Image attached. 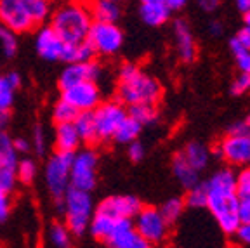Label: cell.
<instances>
[{"label": "cell", "instance_id": "1", "mask_svg": "<svg viewBox=\"0 0 250 248\" xmlns=\"http://www.w3.org/2000/svg\"><path fill=\"white\" fill-rule=\"evenodd\" d=\"M207 205L208 212L215 219L224 234H233L238 219V194L234 189V172L231 168L217 170L207 183Z\"/></svg>", "mask_w": 250, "mask_h": 248}, {"label": "cell", "instance_id": "2", "mask_svg": "<svg viewBox=\"0 0 250 248\" xmlns=\"http://www.w3.org/2000/svg\"><path fill=\"white\" fill-rule=\"evenodd\" d=\"M162 83L132 62H124L118 71L117 97L125 106L151 103L156 104L162 97Z\"/></svg>", "mask_w": 250, "mask_h": 248}, {"label": "cell", "instance_id": "3", "mask_svg": "<svg viewBox=\"0 0 250 248\" xmlns=\"http://www.w3.org/2000/svg\"><path fill=\"white\" fill-rule=\"evenodd\" d=\"M51 26L59 37L68 43H78L87 39V33L92 24V16L87 4L71 0L59 5L51 14Z\"/></svg>", "mask_w": 250, "mask_h": 248}, {"label": "cell", "instance_id": "4", "mask_svg": "<svg viewBox=\"0 0 250 248\" xmlns=\"http://www.w3.org/2000/svg\"><path fill=\"white\" fill-rule=\"evenodd\" d=\"M59 205H61L62 210L64 224L68 226L73 238L85 236L87 229H89L90 217H92L94 208H96L92 196H90V191L70 187L64 193V196L59 200Z\"/></svg>", "mask_w": 250, "mask_h": 248}, {"label": "cell", "instance_id": "5", "mask_svg": "<svg viewBox=\"0 0 250 248\" xmlns=\"http://www.w3.org/2000/svg\"><path fill=\"white\" fill-rule=\"evenodd\" d=\"M132 224L149 247L164 245L170 234V224L165 221L156 207L143 205L132 217Z\"/></svg>", "mask_w": 250, "mask_h": 248}, {"label": "cell", "instance_id": "6", "mask_svg": "<svg viewBox=\"0 0 250 248\" xmlns=\"http://www.w3.org/2000/svg\"><path fill=\"white\" fill-rule=\"evenodd\" d=\"M73 153L54 151V155L49 156L43 168V181H45L47 191L56 202H59L64 193L71 187L70 184V170Z\"/></svg>", "mask_w": 250, "mask_h": 248}, {"label": "cell", "instance_id": "7", "mask_svg": "<svg viewBox=\"0 0 250 248\" xmlns=\"http://www.w3.org/2000/svg\"><path fill=\"white\" fill-rule=\"evenodd\" d=\"M98 165L99 156L92 147L77 149L73 153L70 170V184L71 187L83 191H92L98 184Z\"/></svg>", "mask_w": 250, "mask_h": 248}, {"label": "cell", "instance_id": "8", "mask_svg": "<svg viewBox=\"0 0 250 248\" xmlns=\"http://www.w3.org/2000/svg\"><path fill=\"white\" fill-rule=\"evenodd\" d=\"M85 40L90 43L96 56L109 58L117 54L124 45V31L118 28L117 23L92 21Z\"/></svg>", "mask_w": 250, "mask_h": 248}, {"label": "cell", "instance_id": "9", "mask_svg": "<svg viewBox=\"0 0 250 248\" xmlns=\"http://www.w3.org/2000/svg\"><path fill=\"white\" fill-rule=\"evenodd\" d=\"M94 120H96V128H98L99 141H111L115 130L120 125L129 113L124 103L117 101H101L96 108L92 109Z\"/></svg>", "mask_w": 250, "mask_h": 248}, {"label": "cell", "instance_id": "10", "mask_svg": "<svg viewBox=\"0 0 250 248\" xmlns=\"http://www.w3.org/2000/svg\"><path fill=\"white\" fill-rule=\"evenodd\" d=\"M0 24L12 30L16 35H23L37 28L24 0H0Z\"/></svg>", "mask_w": 250, "mask_h": 248}, {"label": "cell", "instance_id": "11", "mask_svg": "<svg viewBox=\"0 0 250 248\" xmlns=\"http://www.w3.org/2000/svg\"><path fill=\"white\" fill-rule=\"evenodd\" d=\"M61 99L70 103L77 111H92L103 101L101 87L94 80L78 82L61 90Z\"/></svg>", "mask_w": 250, "mask_h": 248}, {"label": "cell", "instance_id": "12", "mask_svg": "<svg viewBox=\"0 0 250 248\" xmlns=\"http://www.w3.org/2000/svg\"><path fill=\"white\" fill-rule=\"evenodd\" d=\"M217 155L233 167H250V134H228L219 143Z\"/></svg>", "mask_w": 250, "mask_h": 248}, {"label": "cell", "instance_id": "13", "mask_svg": "<svg viewBox=\"0 0 250 248\" xmlns=\"http://www.w3.org/2000/svg\"><path fill=\"white\" fill-rule=\"evenodd\" d=\"M35 51L43 61L58 62L62 61L66 42L56 33L51 24H40L39 31L35 33Z\"/></svg>", "mask_w": 250, "mask_h": 248}, {"label": "cell", "instance_id": "14", "mask_svg": "<svg viewBox=\"0 0 250 248\" xmlns=\"http://www.w3.org/2000/svg\"><path fill=\"white\" fill-rule=\"evenodd\" d=\"M99 77H101V64L96 59H90V61H73L66 62L64 70L61 71V75L58 78V85L62 90L70 85H75L78 82H98Z\"/></svg>", "mask_w": 250, "mask_h": 248}, {"label": "cell", "instance_id": "15", "mask_svg": "<svg viewBox=\"0 0 250 248\" xmlns=\"http://www.w3.org/2000/svg\"><path fill=\"white\" fill-rule=\"evenodd\" d=\"M104 243L111 248H148L149 247L136 231V227L132 224V219H117L113 226V231H111V234H109Z\"/></svg>", "mask_w": 250, "mask_h": 248}, {"label": "cell", "instance_id": "16", "mask_svg": "<svg viewBox=\"0 0 250 248\" xmlns=\"http://www.w3.org/2000/svg\"><path fill=\"white\" fill-rule=\"evenodd\" d=\"M143 207L139 198L130 196V194H118V196H108L94 210L104 212L115 219H132L137 210Z\"/></svg>", "mask_w": 250, "mask_h": 248}, {"label": "cell", "instance_id": "17", "mask_svg": "<svg viewBox=\"0 0 250 248\" xmlns=\"http://www.w3.org/2000/svg\"><path fill=\"white\" fill-rule=\"evenodd\" d=\"M174 39H176V51L183 62H193L196 58V43L193 39L191 28L184 20L174 21Z\"/></svg>", "mask_w": 250, "mask_h": 248}, {"label": "cell", "instance_id": "18", "mask_svg": "<svg viewBox=\"0 0 250 248\" xmlns=\"http://www.w3.org/2000/svg\"><path fill=\"white\" fill-rule=\"evenodd\" d=\"M82 141L78 136L73 122L71 124H56L54 127V147L56 151L75 153L80 147Z\"/></svg>", "mask_w": 250, "mask_h": 248}, {"label": "cell", "instance_id": "19", "mask_svg": "<svg viewBox=\"0 0 250 248\" xmlns=\"http://www.w3.org/2000/svg\"><path fill=\"white\" fill-rule=\"evenodd\" d=\"M172 172H174V177L179 181V184L184 189H189V187L200 183V172L184 158L183 151L177 153L172 158Z\"/></svg>", "mask_w": 250, "mask_h": 248}, {"label": "cell", "instance_id": "20", "mask_svg": "<svg viewBox=\"0 0 250 248\" xmlns=\"http://www.w3.org/2000/svg\"><path fill=\"white\" fill-rule=\"evenodd\" d=\"M73 125L77 128L80 141L87 146H94L99 143L98 128H96V120H94L92 111H78L77 118L73 120Z\"/></svg>", "mask_w": 250, "mask_h": 248}, {"label": "cell", "instance_id": "21", "mask_svg": "<svg viewBox=\"0 0 250 248\" xmlns=\"http://www.w3.org/2000/svg\"><path fill=\"white\" fill-rule=\"evenodd\" d=\"M89 12L92 16V21H106V23H117L120 18V5L113 0H90Z\"/></svg>", "mask_w": 250, "mask_h": 248}, {"label": "cell", "instance_id": "22", "mask_svg": "<svg viewBox=\"0 0 250 248\" xmlns=\"http://www.w3.org/2000/svg\"><path fill=\"white\" fill-rule=\"evenodd\" d=\"M115 221H117V219L111 217V215H108V213L99 212V210H94L87 233H89L94 240L103 241V243H104V241L108 240L109 234H111V231H113Z\"/></svg>", "mask_w": 250, "mask_h": 248}, {"label": "cell", "instance_id": "23", "mask_svg": "<svg viewBox=\"0 0 250 248\" xmlns=\"http://www.w3.org/2000/svg\"><path fill=\"white\" fill-rule=\"evenodd\" d=\"M170 7L165 2L162 4H141L139 14L143 23L148 26H162L168 21L170 18Z\"/></svg>", "mask_w": 250, "mask_h": 248}, {"label": "cell", "instance_id": "24", "mask_svg": "<svg viewBox=\"0 0 250 248\" xmlns=\"http://www.w3.org/2000/svg\"><path fill=\"white\" fill-rule=\"evenodd\" d=\"M141 130H143V125L137 120H134L130 115H127V117L120 122V125L117 127L111 141H115L117 144H129L139 137Z\"/></svg>", "mask_w": 250, "mask_h": 248}, {"label": "cell", "instance_id": "25", "mask_svg": "<svg viewBox=\"0 0 250 248\" xmlns=\"http://www.w3.org/2000/svg\"><path fill=\"white\" fill-rule=\"evenodd\" d=\"M183 155L198 172L205 170L208 162H210V151H208V147L202 143L186 144V147L183 149Z\"/></svg>", "mask_w": 250, "mask_h": 248}, {"label": "cell", "instance_id": "26", "mask_svg": "<svg viewBox=\"0 0 250 248\" xmlns=\"http://www.w3.org/2000/svg\"><path fill=\"white\" fill-rule=\"evenodd\" d=\"M47 243L54 248H68L73 243V234L64 222H52L47 229Z\"/></svg>", "mask_w": 250, "mask_h": 248}, {"label": "cell", "instance_id": "27", "mask_svg": "<svg viewBox=\"0 0 250 248\" xmlns=\"http://www.w3.org/2000/svg\"><path fill=\"white\" fill-rule=\"evenodd\" d=\"M18 151H16L12 137L7 130L0 132V168H16L18 165Z\"/></svg>", "mask_w": 250, "mask_h": 248}, {"label": "cell", "instance_id": "28", "mask_svg": "<svg viewBox=\"0 0 250 248\" xmlns=\"http://www.w3.org/2000/svg\"><path fill=\"white\" fill-rule=\"evenodd\" d=\"M127 113H129L134 120L139 122L143 127L156 124V120H158V109H156V104H151V103L132 104V106H129Z\"/></svg>", "mask_w": 250, "mask_h": 248}, {"label": "cell", "instance_id": "29", "mask_svg": "<svg viewBox=\"0 0 250 248\" xmlns=\"http://www.w3.org/2000/svg\"><path fill=\"white\" fill-rule=\"evenodd\" d=\"M26 2L28 12H30L31 20L37 26L40 24H45V21L51 18L52 7H51V0H24Z\"/></svg>", "mask_w": 250, "mask_h": 248}, {"label": "cell", "instance_id": "30", "mask_svg": "<svg viewBox=\"0 0 250 248\" xmlns=\"http://www.w3.org/2000/svg\"><path fill=\"white\" fill-rule=\"evenodd\" d=\"M77 115H78L77 108H73L70 103L61 99V97L54 103V106H52V109H51V117H52L54 125L56 124H71V122L77 118Z\"/></svg>", "mask_w": 250, "mask_h": 248}, {"label": "cell", "instance_id": "31", "mask_svg": "<svg viewBox=\"0 0 250 248\" xmlns=\"http://www.w3.org/2000/svg\"><path fill=\"white\" fill-rule=\"evenodd\" d=\"M37 174H39V167H37V162L31 158H23L18 162L16 165V177L23 186H31L35 183Z\"/></svg>", "mask_w": 250, "mask_h": 248}, {"label": "cell", "instance_id": "32", "mask_svg": "<svg viewBox=\"0 0 250 248\" xmlns=\"http://www.w3.org/2000/svg\"><path fill=\"white\" fill-rule=\"evenodd\" d=\"M184 207H186V203H184L183 198H170L158 210H160V213L164 215L165 221L170 226H174L181 219V215H183Z\"/></svg>", "mask_w": 250, "mask_h": 248}, {"label": "cell", "instance_id": "33", "mask_svg": "<svg viewBox=\"0 0 250 248\" xmlns=\"http://www.w3.org/2000/svg\"><path fill=\"white\" fill-rule=\"evenodd\" d=\"M20 49V42H18V35L9 28L0 24V51L5 58H14Z\"/></svg>", "mask_w": 250, "mask_h": 248}, {"label": "cell", "instance_id": "34", "mask_svg": "<svg viewBox=\"0 0 250 248\" xmlns=\"http://www.w3.org/2000/svg\"><path fill=\"white\" fill-rule=\"evenodd\" d=\"M229 49H231V52H233L234 59H236L238 70L250 75V49H245V47L234 39V37L229 42Z\"/></svg>", "mask_w": 250, "mask_h": 248}, {"label": "cell", "instance_id": "35", "mask_svg": "<svg viewBox=\"0 0 250 248\" xmlns=\"http://www.w3.org/2000/svg\"><path fill=\"white\" fill-rule=\"evenodd\" d=\"M184 203H186V207H191V208H205V205H207V187H205V184L198 183L193 187H189Z\"/></svg>", "mask_w": 250, "mask_h": 248}, {"label": "cell", "instance_id": "36", "mask_svg": "<svg viewBox=\"0 0 250 248\" xmlns=\"http://www.w3.org/2000/svg\"><path fill=\"white\" fill-rule=\"evenodd\" d=\"M30 144H31V149L35 151L37 156L45 155V151H47V134L40 125H35L33 130H31Z\"/></svg>", "mask_w": 250, "mask_h": 248}, {"label": "cell", "instance_id": "37", "mask_svg": "<svg viewBox=\"0 0 250 248\" xmlns=\"http://www.w3.org/2000/svg\"><path fill=\"white\" fill-rule=\"evenodd\" d=\"M90 59H96V52H94V49L90 47V43L87 40L73 43V47H71V62L90 61Z\"/></svg>", "mask_w": 250, "mask_h": 248}, {"label": "cell", "instance_id": "38", "mask_svg": "<svg viewBox=\"0 0 250 248\" xmlns=\"http://www.w3.org/2000/svg\"><path fill=\"white\" fill-rule=\"evenodd\" d=\"M234 189L238 198L250 196V167H242L238 174H234Z\"/></svg>", "mask_w": 250, "mask_h": 248}, {"label": "cell", "instance_id": "39", "mask_svg": "<svg viewBox=\"0 0 250 248\" xmlns=\"http://www.w3.org/2000/svg\"><path fill=\"white\" fill-rule=\"evenodd\" d=\"M16 90L9 85L5 75H0V109H11L14 104Z\"/></svg>", "mask_w": 250, "mask_h": 248}, {"label": "cell", "instance_id": "40", "mask_svg": "<svg viewBox=\"0 0 250 248\" xmlns=\"http://www.w3.org/2000/svg\"><path fill=\"white\" fill-rule=\"evenodd\" d=\"M250 90V75L240 71L234 80L231 82V94L233 96H243Z\"/></svg>", "mask_w": 250, "mask_h": 248}, {"label": "cell", "instance_id": "41", "mask_svg": "<svg viewBox=\"0 0 250 248\" xmlns=\"http://www.w3.org/2000/svg\"><path fill=\"white\" fill-rule=\"evenodd\" d=\"M18 183V177H16V168H0V187L4 191L12 193Z\"/></svg>", "mask_w": 250, "mask_h": 248}, {"label": "cell", "instance_id": "42", "mask_svg": "<svg viewBox=\"0 0 250 248\" xmlns=\"http://www.w3.org/2000/svg\"><path fill=\"white\" fill-rule=\"evenodd\" d=\"M231 236L234 238V241L238 245L250 247V222H240Z\"/></svg>", "mask_w": 250, "mask_h": 248}, {"label": "cell", "instance_id": "43", "mask_svg": "<svg viewBox=\"0 0 250 248\" xmlns=\"http://www.w3.org/2000/svg\"><path fill=\"white\" fill-rule=\"evenodd\" d=\"M12 202H11V193L4 191L0 187V224H4L11 215Z\"/></svg>", "mask_w": 250, "mask_h": 248}, {"label": "cell", "instance_id": "44", "mask_svg": "<svg viewBox=\"0 0 250 248\" xmlns=\"http://www.w3.org/2000/svg\"><path fill=\"white\" fill-rule=\"evenodd\" d=\"M127 155H129V158L132 160L134 163H139V162H143V158H145L146 147L143 146V143H139V141L136 139V141H132V143H129Z\"/></svg>", "mask_w": 250, "mask_h": 248}, {"label": "cell", "instance_id": "45", "mask_svg": "<svg viewBox=\"0 0 250 248\" xmlns=\"http://www.w3.org/2000/svg\"><path fill=\"white\" fill-rule=\"evenodd\" d=\"M238 219L240 222H250V196L238 198Z\"/></svg>", "mask_w": 250, "mask_h": 248}, {"label": "cell", "instance_id": "46", "mask_svg": "<svg viewBox=\"0 0 250 248\" xmlns=\"http://www.w3.org/2000/svg\"><path fill=\"white\" fill-rule=\"evenodd\" d=\"M12 143H14L18 155H28L31 151L30 139H26V137H12Z\"/></svg>", "mask_w": 250, "mask_h": 248}, {"label": "cell", "instance_id": "47", "mask_svg": "<svg viewBox=\"0 0 250 248\" xmlns=\"http://www.w3.org/2000/svg\"><path fill=\"white\" fill-rule=\"evenodd\" d=\"M5 80L9 82V85L14 90H20L21 87H23V77H21V73H18V71H9V73L5 75Z\"/></svg>", "mask_w": 250, "mask_h": 248}, {"label": "cell", "instance_id": "48", "mask_svg": "<svg viewBox=\"0 0 250 248\" xmlns=\"http://www.w3.org/2000/svg\"><path fill=\"white\" fill-rule=\"evenodd\" d=\"M198 7L202 9L203 12H215L219 7H221V0H198Z\"/></svg>", "mask_w": 250, "mask_h": 248}, {"label": "cell", "instance_id": "49", "mask_svg": "<svg viewBox=\"0 0 250 248\" xmlns=\"http://www.w3.org/2000/svg\"><path fill=\"white\" fill-rule=\"evenodd\" d=\"M234 39L238 40L245 49H250V26H245V24H243V28L234 35Z\"/></svg>", "mask_w": 250, "mask_h": 248}, {"label": "cell", "instance_id": "50", "mask_svg": "<svg viewBox=\"0 0 250 248\" xmlns=\"http://www.w3.org/2000/svg\"><path fill=\"white\" fill-rule=\"evenodd\" d=\"M229 134H238V136H242V134H250V125L247 124V122H236V124L231 125Z\"/></svg>", "mask_w": 250, "mask_h": 248}, {"label": "cell", "instance_id": "51", "mask_svg": "<svg viewBox=\"0 0 250 248\" xmlns=\"http://www.w3.org/2000/svg\"><path fill=\"white\" fill-rule=\"evenodd\" d=\"M223 31H224V24L221 23V21L212 20L210 23H208V33H210L212 37H221Z\"/></svg>", "mask_w": 250, "mask_h": 248}, {"label": "cell", "instance_id": "52", "mask_svg": "<svg viewBox=\"0 0 250 248\" xmlns=\"http://www.w3.org/2000/svg\"><path fill=\"white\" fill-rule=\"evenodd\" d=\"M11 125V109H0V132L7 130Z\"/></svg>", "mask_w": 250, "mask_h": 248}, {"label": "cell", "instance_id": "53", "mask_svg": "<svg viewBox=\"0 0 250 248\" xmlns=\"http://www.w3.org/2000/svg\"><path fill=\"white\" fill-rule=\"evenodd\" d=\"M188 0H165V4L170 7V11H179L186 5Z\"/></svg>", "mask_w": 250, "mask_h": 248}, {"label": "cell", "instance_id": "54", "mask_svg": "<svg viewBox=\"0 0 250 248\" xmlns=\"http://www.w3.org/2000/svg\"><path fill=\"white\" fill-rule=\"evenodd\" d=\"M234 4H236V7H238L240 12L250 11V0H234Z\"/></svg>", "mask_w": 250, "mask_h": 248}, {"label": "cell", "instance_id": "55", "mask_svg": "<svg viewBox=\"0 0 250 248\" xmlns=\"http://www.w3.org/2000/svg\"><path fill=\"white\" fill-rule=\"evenodd\" d=\"M243 24H245V26H250V11L243 12Z\"/></svg>", "mask_w": 250, "mask_h": 248}, {"label": "cell", "instance_id": "56", "mask_svg": "<svg viewBox=\"0 0 250 248\" xmlns=\"http://www.w3.org/2000/svg\"><path fill=\"white\" fill-rule=\"evenodd\" d=\"M165 0H141V4H162Z\"/></svg>", "mask_w": 250, "mask_h": 248}, {"label": "cell", "instance_id": "57", "mask_svg": "<svg viewBox=\"0 0 250 248\" xmlns=\"http://www.w3.org/2000/svg\"><path fill=\"white\" fill-rule=\"evenodd\" d=\"M245 122H247V124L250 125V115H249V117H247V120H245Z\"/></svg>", "mask_w": 250, "mask_h": 248}, {"label": "cell", "instance_id": "58", "mask_svg": "<svg viewBox=\"0 0 250 248\" xmlns=\"http://www.w3.org/2000/svg\"><path fill=\"white\" fill-rule=\"evenodd\" d=\"M113 2H122V0H113Z\"/></svg>", "mask_w": 250, "mask_h": 248}]
</instances>
